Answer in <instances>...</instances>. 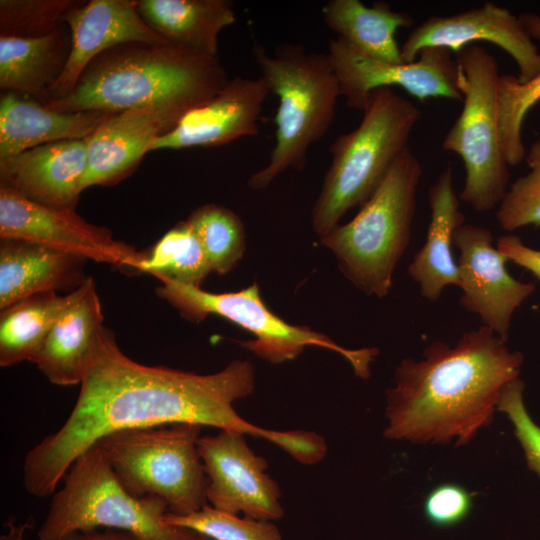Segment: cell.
<instances>
[{
    "label": "cell",
    "mask_w": 540,
    "mask_h": 540,
    "mask_svg": "<svg viewBox=\"0 0 540 540\" xmlns=\"http://www.w3.org/2000/svg\"><path fill=\"white\" fill-rule=\"evenodd\" d=\"M80 386L62 427L25 457L23 482L33 496L52 495L80 454L119 430L188 422L271 443L278 434L246 421L233 407L255 389V370L249 361L234 359L212 374L146 366L124 354L114 332L104 325Z\"/></svg>",
    "instance_id": "1"
},
{
    "label": "cell",
    "mask_w": 540,
    "mask_h": 540,
    "mask_svg": "<svg viewBox=\"0 0 540 540\" xmlns=\"http://www.w3.org/2000/svg\"><path fill=\"white\" fill-rule=\"evenodd\" d=\"M485 326L455 346L435 341L404 358L386 391L384 436L418 444L469 443L493 420L501 394L519 378L523 356Z\"/></svg>",
    "instance_id": "2"
},
{
    "label": "cell",
    "mask_w": 540,
    "mask_h": 540,
    "mask_svg": "<svg viewBox=\"0 0 540 540\" xmlns=\"http://www.w3.org/2000/svg\"><path fill=\"white\" fill-rule=\"evenodd\" d=\"M229 79L218 56L170 42H129L99 54L69 95L45 105L59 112L114 114L170 99L203 103Z\"/></svg>",
    "instance_id": "3"
},
{
    "label": "cell",
    "mask_w": 540,
    "mask_h": 540,
    "mask_svg": "<svg viewBox=\"0 0 540 540\" xmlns=\"http://www.w3.org/2000/svg\"><path fill=\"white\" fill-rule=\"evenodd\" d=\"M362 112L360 124L329 147L331 162L311 212L320 239L374 194L421 118L420 109L392 88L372 91Z\"/></svg>",
    "instance_id": "4"
},
{
    "label": "cell",
    "mask_w": 540,
    "mask_h": 540,
    "mask_svg": "<svg viewBox=\"0 0 540 540\" xmlns=\"http://www.w3.org/2000/svg\"><path fill=\"white\" fill-rule=\"evenodd\" d=\"M252 52L260 77L279 102L269 161L248 179L250 189L264 190L288 169L303 170L309 148L332 125L341 93L327 53L292 43L277 45L272 54L255 44Z\"/></svg>",
    "instance_id": "5"
},
{
    "label": "cell",
    "mask_w": 540,
    "mask_h": 540,
    "mask_svg": "<svg viewBox=\"0 0 540 540\" xmlns=\"http://www.w3.org/2000/svg\"><path fill=\"white\" fill-rule=\"evenodd\" d=\"M422 175V165L408 146L354 218L321 239L344 277L368 296L382 299L391 290L410 243Z\"/></svg>",
    "instance_id": "6"
},
{
    "label": "cell",
    "mask_w": 540,
    "mask_h": 540,
    "mask_svg": "<svg viewBox=\"0 0 540 540\" xmlns=\"http://www.w3.org/2000/svg\"><path fill=\"white\" fill-rule=\"evenodd\" d=\"M53 493L39 540H64L99 527L120 530L137 540H196L197 533L167 524V504L159 497H136L122 485L96 442L80 454Z\"/></svg>",
    "instance_id": "7"
},
{
    "label": "cell",
    "mask_w": 540,
    "mask_h": 540,
    "mask_svg": "<svg viewBox=\"0 0 540 540\" xmlns=\"http://www.w3.org/2000/svg\"><path fill=\"white\" fill-rule=\"evenodd\" d=\"M202 427L184 422L123 429L97 443L129 493L159 497L169 513L188 515L208 504L198 451Z\"/></svg>",
    "instance_id": "8"
},
{
    "label": "cell",
    "mask_w": 540,
    "mask_h": 540,
    "mask_svg": "<svg viewBox=\"0 0 540 540\" xmlns=\"http://www.w3.org/2000/svg\"><path fill=\"white\" fill-rule=\"evenodd\" d=\"M456 62V83L463 106L442 147L457 154L464 166L465 182L459 199L475 211L488 212L499 206L510 180L498 128V63L488 50L476 44L460 50Z\"/></svg>",
    "instance_id": "9"
},
{
    "label": "cell",
    "mask_w": 540,
    "mask_h": 540,
    "mask_svg": "<svg viewBox=\"0 0 540 540\" xmlns=\"http://www.w3.org/2000/svg\"><path fill=\"white\" fill-rule=\"evenodd\" d=\"M159 297L191 322H200L209 315L225 318L254 339L237 341L257 357L281 364L296 359L308 346H318L342 355L356 376L367 379L370 365L377 357V348L348 349L305 325H293L273 313L264 303L256 282L234 292L212 293L169 279H160Z\"/></svg>",
    "instance_id": "10"
},
{
    "label": "cell",
    "mask_w": 540,
    "mask_h": 540,
    "mask_svg": "<svg viewBox=\"0 0 540 540\" xmlns=\"http://www.w3.org/2000/svg\"><path fill=\"white\" fill-rule=\"evenodd\" d=\"M0 238L40 244L68 254L138 273L145 252L115 240L111 231L84 220L73 209L36 203L0 187Z\"/></svg>",
    "instance_id": "11"
},
{
    "label": "cell",
    "mask_w": 540,
    "mask_h": 540,
    "mask_svg": "<svg viewBox=\"0 0 540 540\" xmlns=\"http://www.w3.org/2000/svg\"><path fill=\"white\" fill-rule=\"evenodd\" d=\"M327 56L348 107L363 111L369 94L397 86L420 101H462L457 88V62L445 48H426L412 62L392 63L368 57L345 41L329 42Z\"/></svg>",
    "instance_id": "12"
},
{
    "label": "cell",
    "mask_w": 540,
    "mask_h": 540,
    "mask_svg": "<svg viewBox=\"0 0 540 540\" xmlns=\"http://www.w3.org/2000/svg\"><path fill=\"white\" fill-rule=\"evenodd\" d=\"M198 451L208 480L209 505L256 520L273 522L284 516L279 485L267 474V461L249 447L245 434L220 430L201 436Z\"/></svg>",
    "instance_id": "13"
},
{
    "label": "cell",
    "mask_w": 540,
    "mask_h": 540,
    "mask_svg": "<svg viewBox=\"0 0 540 540\" xmlns=\"http://www.w3.org/2000/svg\"><path fill=\"white\" fill-rule=\"evenodd\" d=\"M453 245L459 251L460 305L507 341L513 315L532 295L535 285L519 281L508 272V260L494 246L492 232L486 227L462 224L454 234Z\"/></svg>",
    "instance_id": "14"
},
{
    "label": "cell",
    "mask_w": 540,
    "mask_h": 540,
    "mask_svg": "<svg viewBox=\"0 0 540 540\" xmlns=\"http://www.w3.org/2000/svg\"><path fill=\"white\" fill-rule=\"evenodd\" d=\"M477 41L504 50L517 65L519 82L540 73V51L519 16L492 2L450 16L429 17L410 32L401 54L404 62H412L426 48H445L457 54Z\"/></svg>",
    "instance_id": "15"
},
{
    "label": "cell",
    "mask_w": 540,
    "mask_h": 540,
    "mask_svg": "<svg viewBox=\"0 0 540 540\" xmlns=\"http://www.w3.org/2000/svg\"><path fill=\"white\" fill-rule=\"evenodd\" d=\"M200 104L170 99L111 114L85 138L88 166L81 190L116 184L132 174L153 141L173 129L188 111Z\"/></svg>",
    "instance_id": "16"
},
{
    "label": "cell",
    "mask_w": 540,
    "mask_h": 540,
    "mask_svg": "<svg viewBox=\"0 0 540 540\" xmlns=\"http://www.w3.org/2000/svg\"><path fill=\"white\" fill-rule=\"evenodd\" d=\"M62 22L69 28L71 48L64 70L50 90L49 102L69 95L86 67L104 51L129 42H169L143 20L137 2L131 0L77 2Z\"/></svg>",
    "instance_id": "17"
},
{
    "label": "cell",
    "mask_w": 540,
    "mask_h": 540,
    "mask_svg": "<svg viewBox=\"0 0 540 540\" xmlns=\"http://www.w3.org/2000/svg\"><path fill=\"white\" fill-rule=\"evenodd\" d=\"M261 77L230 78L215 95L188 111L149 151L228 144L259 133L258 121L269 95Z\"/></svg>",
    "instance_id": "18"
},
{
    "label": "cell",
    "mask_w": 540,
    "mask_h": 540,
    "mask_svg": "<svg viewBox=\"0 0 540 540\" xmlns=\"http://www.w3.org/2000/svg\"><path fill=\"white\" fill-rule=\"evenodd\" d=\"M87 166L85 139L47 143L0 160V187L42 205L76 210Z\"/></svg>",
    "instance_id": "19"
},
{
    "label": "cell",
    "mask_w": 540,
    "mask_h": 540,
    "mask_svg": "<svg viewBox=\"0 0 540 540\" xmlns=\"http://www.w3.org/2000/svg\"><path fill=\"white\" fill-rule=\"evenodd\" d=\"M103 320L94 279L87 276L78 297L50 330L34 364L52 384H80Z\"/></svg>",
    "instance_id": "20"
},
{
    "label": "cell",
    "mask_w": 540,
    "mask_h": 540,
    "mask_svg": "<svg viewBox=\"0 0 540 540\" xmlns=\"http://www.w3.org/2000/svg\"><path fill=\"white\" fill-rule=\"evenodd\" d=\"M459 200L453 187L452 169L448 166L429 188L430 220L426 240L407 269L418 284L421 296L431 302L438 300L446 287H459V270L452 252L454 234L465 223Z\"/></svg>",
    "instance_id": "21"
},
{
    "label": "cell",
    "mask_w": 540,
    "mask_h": 540,
    "mask_svg": "<svg viewBox=\"0 0 540 540\" xmlns=\"http://www.w3.org/2000/svg\"><path fill=\"white\" fill-rule=\"evenodd\" d=\"M87 260L14 238H0V310L29 296L72 291L87 278Z\"/></svg>",
    "instance_id": "22"
},
{
    "label": "cell",
    "mask_w": 540,
    "mask_h": 540,
    "mask_svg": "<svg viewBox=\"0 0 540 540\" xmlns=\"http://www.w3.org/2000/svg\"><path fill=\"white\" fill-rule=\"evenodd\" d=\"M110 115L100 111L59 112L24 95L2 92L0 160L47 143L85 139Z\"/></svg>",
    "instance_id": "23"
},
{
    "label": "cell",
    "mask_w": 540,
    "mask_h": 540,
    "mask_svg": "<svg viewBox=\"0 0 540 540\" xmlns=\"http://www.w3.org/2000/svg\"><path fill=\"white\" fill-rule=\"evenodd\" d=\"M71 48L63 27L36 38L0 37V89L43 104L61 76Z\"/></svg>",
    "instance_id": "24"
},
{
    "label": "cell",
    "mask_w": 540,
    "mask_h": 540,
    "mask_svg": "<svg viewBox=\"0 0 540 540\" xmlns=\"http://www.w3.org/2000/svg\"><path fill=\"white\" fill-rule=\"evenodd\" d=\"M143 20L172 44L218 56L220 33L236 21L230 0H138Z\"/></svg>",
    "instance_id": "25"
},
{
    "label": "cell",
    "mask_w": 540,
    "mask_h": 540,
    "mask_svg": "<svg viewBox=\"0 0 540 540\" xmlns=\"http://www.w3.org/2000/svg\"><path fill=\"white\" fill-rule=\"evenodd\" d=\"M325 25L337 38L362 54L380 61L402 63L398 29L413 25V17L394 10L385 1L367 6L360 0H329L322 7Z\"/></svg>",
    "instance_id": "26"
},
{
    "label": "cell",
    "mask_w": 540,
    "mask_h": 540,
    "mask_svg": "<svg viewBox=\"0 0 540 540\" xmlns=\"http://www.w3.org/2000/svg\"><path fill=\"white\" fill-rule=\"evenodd\" d=\"M79 292L80 286L65 295L38 293L0 310V366L34 363L50 330Z\"/></svg>",
    "instance_id": "27"
},
{
    "label": "cell",
    "mask_w": 540,
    "mask_h": 540,
    "mask_svg": "<svg viewBox=\"0 0 540 540\" xmlns=\"http://www.w3.org/2000/svg\"><path fill=\"white\" fill-rule=\"evenodd\" d=\"M212 272L206 255L187 220L169 229L149 250L138 273L201 287Z\"/></svg>",
    "instance_id": "28"
},
{
    "label": "cell",
    "mask_w": 540,
    "mask_h": 540,
    "mask_svg": "<svg viewBox=\"0 0 540 540\" xmlns=\"http://www.w3.org/2000/svg\"><path fill=\"white\" fill-rule=\"evenodd\" d=\"M213 272L233 270L246 250V233L241 218L224 205L209 203L197 207L187 218Z\"/></svg>",
    "instance_id": "29"
},
{
    "label": "cell",
    "mask_w": 540,
    "mask_h": 540,
    "mask_svg": "<svg viewBox=\"0 0 540 540\" xmlns=\"http://www.w3.org/2000/svg\"><path fill=\"white\" fill-rule=\"evenodd\" d=\"M540 101V73L519 82L510 74L500 75L497 93V112L500 143L509 166L521 164L526 157L522 138L524 119Z\"/></svg>",
    "instance_id": "30"
},
{
    "label": "cell",
    "mask_w": 540,
    "mask_h": 540,
    "mask_svg": "<svg viewBox=\"0 0 540 540\" xmlns=\"http://www.w3.org/2000/svg\"><path fill=\"white\" fill-rule=\"evenodd\" d=\"M164 521L211 540H283L280 530L272 521L239 517L217 510L209 504L188 515L167 512Z\"/></svg>",
    "instance_id": "31"
},
{
    "label": "cell",
    "mask_w": 540,
    "mask_h": 540,
    "mask_svg": "<svg viewBox=\"0 0 540 540\" xmlns=\"http://www.w3.org/2000/svg\"><path fill=\"white\" fill-rule=\"evenodd\" d=\"M530 171L517 178L497 207L496 218L503 230L540 226V135L526 152Z\"/></svg>",
    "instance_id": "32"
},
{
    "label": "cell",
    "mask_w": 540,
    "mask_h": 540,
    "mask_svg": "<svg viewBox=\"0 0 540 540\" xmlns=\"http://www.w3.org/2000/svg\"><path fill=\"white\" fill-rule=\"evenodd\" d=\"M77 1L1 0L0 37L36 38L60 26L64 14Z\"/></svg>",
    "instance_id": "33"
},
{
    "label": "cell",
    "mask_w": 540,
    "mask_h": 540,
    "mask_svg": "<svg viewBox=\"0 0 540 540\" xmlns=\"http://www.w3.org/2000/svg\"><path fill=\"white\" fill-rule=\"evenodd\" d=\"M524 383L511 381L503 390L497 410L504 412L514 426L527 465L540 477V427L530 417L523 401Z\"/></svg>",
    "instance_id": "34"
},
{
    "label": "cell",
    "mask_w": 540,
    "mask_h": 540,
    "mask_svg": "<svg viewBox=\"0 0 540 540\" xmlns=\"http://www.w3.org/2000/svg\"><path fill=\"white\" fill-rule=\"evenodd\" d=\"M473 495L456 483L434 487L425 497L423 511L427 520L440 528L461 523L470 514Z\"/></svg>",
    "instance_id": "35"
},
{
    "label": "cell",
    "mask_w": 540,
    "mask_h": 540,
    "mask_svg": "<svg viewBox=\"0 0 540 540\" xmlns=\"http://www.w3.org/2000/svg\"><path fill=\"white\" fill-rule=\"evenodd\" d=\"M496 247L508 262H512L534 275L540 280V250L526 245L514 234L500 236Z\"/></svg>",
    "instance_id": "36"
},
{
    "label": "cell",
    "mask_w": 540,
    "mask_h": 540,
    "mask_svg": "<svg viewBox=\"0 0 540 540\" xmlns=\"http://www.w3.org/2000/svg\"><path fill=\"white\" fill-rule=\"evenodd\" d=\"M64 540H137L130 533L106 529L100 531L98 529L89 531H79L67 536Z\"/></svg>",
    "instance_id": "37"
},
{
    "label": "cell",
    "mask_w": 540,
    "mask_h": 540,
    "mask_svg": "<svg viewBox=\"0 0 540 540\" xmlns=\"http://www.w3.org/2000/svg\"><path fill=\"white\" fill-rule=\"evenodd\" d=\"M8 531L1 535L0 540H26L25 534L33 527L32 520H27L21 524H15L13 520L6 522Z\"/></svg>",
    "instance_id": "38"
},
{
    "label": "cell",
    "mask_w": 540,
    "mask_h": 540,
    "mask_svg": "<svg viewBox=\"0 0 540 540\" xmlns=\"http://www.w3.org/2000/svg\"><path fill=\"white\" fill-rule=\"evenodd\" d=\"M526 31L533 40L540 41V15L526 12L519 15Z\"/></svg>",
    "instance_id": "39"
},
{
    "label": "cell",
    "mask_w": 540,
    "mask_h": 540,
    "mask_svg": "<svg viewBox=\"0 0 540 540\" xmlns=\"http://www.w3.org/2000/svg\"><path fill=\"white\" fill-rule=\"evenodd\" d=\"M196 540H211L210 538L206 537V536H203V535H200V534H197V538Z\"/></svg>",
    "instance_id": "40"
}]
</instances>
